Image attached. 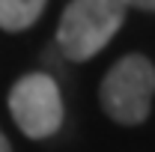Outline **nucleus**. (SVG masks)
<instances>
[{
    "mask_svg": "<svg viewBox=\"0 0 155 152\" xmlns=\"http://www.w3.org/2000/svg\"><path fill=\"white\" fill-rule=\"evenodd\" d=\"M125 0H72L57 27V48L72 63H87L107 48L125 21Z\"/></svg>",
    "mask_w": 155,
    "mask_h": 152,
    "instance_id": "1",
    "label": "nucleus"
},
{
    "mask_svg": "<svg viewBox=\"0 0 155 152\" xmlns=\"http://www.w3.org/2000/svg\"><path fill=\"white\" fill-rule=\"evenodd\" d=\"M155 66L143 54L116 60L98 87L101 111L119 125H140L152 111Z\"/></svg>",
    "mask_w": 155,
    "mask_h": 152,
    "instance_id": "2",
    "label": "nucleus"
},
{
    "mask_svg": "<svg viewBox=\"0 0 155 152\" xmlns=\"http://www.w3.org/2000/svg\"><path fill=\"white\" fill-rule=\"evenodd\" d=\"M9 114L30 140L54 137L63 125V95L57 81L45 72H30L9 90Z\"/></svg>",
    "mask_w": 155,
    "mask_h": 152,
    "instance_id": "3",
    "label": "nucleus"
},
{
    "mask_svg": "<svg viewBox=\"0 0 155 152\" xmlns=\"http://www.w3.org/2000/svg\"><path fill=\"white\" fill-rule=\"evenodd\" d=\"M45 6L48 0H0V27L9 33H21L39 21Z\"/></svg>",
    "mask_w": 155,
    "mask_h": 152,
    "instance_id": "4",
    "label": "nucleus"
},
{
    "mask_svg": "<svg viewBox=\"0 0 155 152\" xmlns=\"http://www.w3.org/2000/svg\"><path fill=\"white\" fill-rule=\"evenodd\" d=\"M125 6H134L143 12H155V0H125Z\"/></svg>",
    "mask_w": 155,
    "mask_h": 152,
    "instance_id": "5",
    "label": "nucleus"
},
{
    "mask_svg": "<svg viewBox=\"0 0 155 152\" xmlns=\"http://www.w3.org/2000/svg\"><path fill=\"white\" fill-rule=\"evenodd\" d=\"M0 152H12V146H9V140L3 137V131H0Z\"/></svg>",
    "mask_w": 155,
    "mask_h": 152,
    "instance_id": "6",
    "label": "nucleus"
}]
</instances>
